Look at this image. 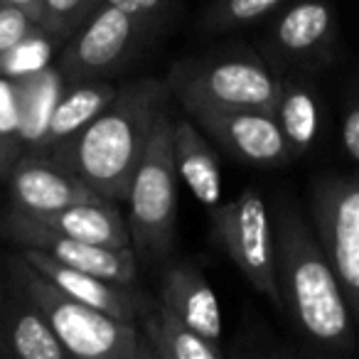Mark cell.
Wrapping results in <instances>:
<instances>
[{
	"mask_svg": "<svg viewBox=\"0 0 359 359\" xmlns=\"http://www.w3.org/2000/svg\"><path fill=\"white\" fill-rule=\"evenodd\" d=\"M177 170L172 158V116L163 109L155 121L148 150L130 180L128 231L138 264L158 266L170 261L177 234Z\"/></svg>",
	"mask_w": 359,
	"mask_h": 359,
	"instance_id": "5b68a950",
	"label": "cell"
},
{
	"mask_svg": "<svg viewBox=\"0 0 359 359\" xmlns=\"http://www.w3.org/2000/svg\"><path fill=\"white\" fill-rule=\"evenodd\" d=\"M212 236L229 254L251 288L280 305L276 280V236L269 202L256 187H249L231 202L210 212Z\"/></svg>",
	"mask_w": 359,
	"mask_h": 359,
	"instance_id": "ba28073f",
	"label": "cell"
},
{
	"mask_svg": "<svg viewBox=\"0 0 359 359\" xmlns=\"http://www.w3.org/2000/svg\"><path fill=\"white\" fill-rule=\"evenodd\" d=\"M55 37H50L45 30H37L35 35H30L25 42L15 47L13 52H8L3 60H0V74L3 76H20L27 72H35L40 67L50 65L52 57V45H55Z\"/></svg>",
	"mask_w": 359,
	"mask_h": 359,
	"instance_id": "cb8c5ba5",
	"label": "cell"
},
{
	"mask_svg": "<svg viewBox=\"0 0 359 359\" xmlns=\"http://www.w3.org/2000/svg\"><path fill=\"white\" fill-rule=\"evenodd\" d=\"M0 357H13V349L8 344V337H6V330L0 325Z\"/></svg>",
	"mask_w": 359,
	"mask_h": 359,
	"instance_id": "4dcf8cb0",
	"label": "cell"
},
{
	"mask_svg": "<svg viewBox=\"0 0 359 359\" xmlns=\"http://www.w3.org/2000/svg\"><path fill=\"white\" fill-rule=\"evenodd\" d=\"M101 6L104 0H42L40 27L57 42H67Z\"/></svg>",
	"mask_w": 359,
	"mask_h": 359,
	"instance_id": "603a6c76",
	"label": "cell"
},
{
	"mask_svg": "<svg viewBox=\"0 0 359 359\" xmlns=\"http://www.w3.org/2000/svg\"><path fill=\"white\" fill-rule=\"evenodd\" d=\"M271 114L283 133L293 163L305 158L318 145L323 128V101L310 81V74L300 72L278 74V91Z\"/></svg>",
	"mask_w": 359,
	"mask_h": 359,
	"instance_id": "2e32d148",
	"label": "cell"
},
{
	"mask_svg": "<svg viewBox=\"0 0 359 359\" xmlns=\"http://www.w3.org/2000/svg\"><path fill=\"white\" fill-rule=\"evenodd\" d=\"M339 140H342L344 155L359 168V86L352 91L347 106H344L342 123H339Z\"/></svg>",
	"mask_w": 359,
	"mask_h": 359,
	"instance_id": "4316f807",
	"label": "cell"
},
{
	"mask_svg": "<svg viewBox=\"0 0 359 359\" xmlns=\"http://www.w3.org/2000/svg\"><path fill=\"white\" fill-rule=\"evenodd\" d=\"M37 30H40V22L30 13L11 3H0V60Z\"/></svg>",
	"mask_w": 359,
	"mask_h": 359,
	"instance_id": "d4e9b609",
	"label": "cell"
},
{
	"mask_svg": "<svg viewBox=\"0 0 359 359\" xmlns=\"http://www.w3.org/2000/svg\"><path fill=\"white\" fill-rule=\"evenodd\" d=\"M168 84L158 79H135L118 86L114 101L50 160L79 175L106 200L126 202L155 121L168 109Z\"/></svg>",
	"mask_w": 359,
	"mask_h": 359,
	"instance_id": "7a4b0ae2",
	"label": "cell"
},
{
	"mask_svg": "<svg viewBox=\"0 0 359 359\" xmlns=\"http://www.w3.org/2000/svg\"><path fill=\"white\" fill-rule=\"evenodd\" d=\"M20 254L37 271H42L57 288L65 290L67 295H72V298L81 300V303L91 305L96 310H104V313L114 315V318L138 323L145 310L155 303V298L143 293L138 288V283L126 285V283H116V280H106L101 276L72 269V266L62 264V261L52 259L50 254L37 249H22Z\"/></svg>",
	"mask_w": 359,
	"mask_h": 359,
	"instance_id": "4fadbf2b",
	"label": "cell"
},
{
	"mask_svg": "<svg viewBox=\"0 0 359 359\" xmlns=\"http://www.w3.org/2000/svg\"><path fill=\"white\" fill-rule=\"evenodd\" d=\"M148 347L153 349L155 359H222L224 347L212 339L202 337L182 320L170 315L163 305L155 300L143 318L138 320Z\"/></svg>",
	"mask_w": 359,
	"mask_h": 359,
	"instance_id": "44dd1931",
	"label": "cell"
},
{
	"mask_svg": "<svg viewBox=\"0 0 359 359\" xmlns=\"http://www.w3.org/2000/svg\"><path fill=\"white\" fill-rule=\"evenodd\" d=\"M0 3H11V6L22 8V11L30 13V15L40 22V3H42V0H0Z\"/></svg>",
	"mask_w": 359,
	"mask_h": 359,
	"instance_id": "f546056e",
	"label": "cell"
},
{
	"mask_svg": "<svg viewBox=\"0 0 359 359\" xmlns=\"http://www.w3.org/2000/svg\"><path fill=\"white\" fill-rule=\"evenodd\" d=\"M158 300L170 315L200 332L202 337L222 344V308L205 271L190 259L172 261L160 278Z\"/></svg>",
	"mask_w": 359,
	"mask_h": 359,
	"instance_id": "5bb4252c",
	"label": "cell"
},
{
	"mask_svg": "<svg viewBox=\"0 0 359 359\" xmlns=\"http://www.w3.org/2000/svg\"><path fill=\"white\" fill-rule=\"evenodd\" d=\"M0 231L20 249H37L50 254L52 259L72 266V269L86 271V273L101 276L116 283L135 285L138 283V259L130 246H101L91 241H79L72 236H62L57 231L45 229L18 210H11L0 219Z\"/></svg>",
	"mask_w": 359,
	"mask_h": 359,
	"instance_id": "30bf717a",
	"label": "cell"
},
{
	"mask_svg": "<svg viewBox=\"0 0 359 359\" xmlns=\"http://www.w3.org/2000/svg\"><path fill=\"white\" fill-rule=\"evenodd\" d=\"M271 217L280 305H285L298 334L318 352L357 354L352 313L313 224L288 200L276 202Z\"/></svg>",
	"mask_w": 359,
	"mask_h": 359,
	"instance_id": "6da1fadb",
	"label": "cell"
},
{
	"mask_svg": "<svg viewBox=\"0 0 359 359\" xmlns=\"http://www.w3.org/2000/svg\"><path fill=\"white\" fill-rule=\"evenodd\" d=\"M276 74H318L339 55V20L330 0H293L271 20L261 45Z\"/></svg>",
	"mask_w": 359,
	"mask_h": 359,
	"instance_id": "9c48e42d",
	"label": "cell"
},
{
	"mask_svg": "<svg viewBox=\"0 0 359 359\" xmlns=\"http://www.w3.org/2000/svg\"><path fill=\"white\" fill-rule=\"evenodd\" d=\"M18 126H20V116H18L15 84L11 76L0 74V143L11 148L15 155H22L20 140H18Z\"/></svg>",
	"mask_w": 359,
	"mask_h": 359,
	"instance_id": "484cf974",
	"label": "cell"
},
{
	"mask_svg": "<svg viewBox=\"0 0 359 359\" xmlns=\"http://www.w3.org/2000/svg\"><path fill=\"white\" fill-rule=\"evenodd\" d=\"M109 6L123 8L128 13H143V15H153V13H163L165 0H104Z\"/></svg>",
	"mask_w": 359,
	"mask_h": 359,
	"instance_id": "83f0119b",
	"label": "cell"
},
{
	"mask_svg": "<svg viewBox=\"0 0 359 359\" xmlns=\"http://www.w3.org/2000/svg\"><path fill=\"white\" fill-rule=\"evenodd\" d=\"M313 229L357 327L359 354V175H325L310 187Z\"/></svg>",
	"mask_w": 359,
	"mask_h": 359,
	"instance_id": "52a82bcc",
	"label": "cell"
},
{
	"mask_svg": "<svg viewBox=\"0 0 359 359\" xmlns=\"http://www.w3.org/2000/svg\"><path fill=\"white\" fill-rule=\"evenodd\" d=\"M27 215V212H22ZM42 224L45 229L57 231L62 236H72L79 241H91V244L101 246H130V231L128 219L121 215L118 202L106 200H89V202H76V205L62 207L57 212H47V215H27Z\"/></svg>",
	"mask_w": 359,
	"mask_h": 359,
	"instance_id": "d6986e66",
	"label": "cell"
},
{
	"mask_svg": "<svg viewBox=\"0 0 359 359\" xmlns=\"http://www.w3.org/2000/svg\"><path fill=\"white\" fill-rule=\"evenodd\" d=\"M165 84L187 114L205 109L273 111L278 74L261 52L234 45L177 60L170 67Z\"/></svg>",
	"mask_w": 359,
	"mask_h": 359,
	"instance_id": "277c9868",
	"label": "cell"
},
{
	"mask_svg": "<svg viewBox=\"0 0 359 359\" xmlns=\"http://www.w3.org/2000/svg\"><path fill=\"white\" fill-rule=\"evenodd\" d=\"M116 91H118V86L111 84L109 79H86L67 84L65 94L57 101L55 114H52L42 155L52 158L57 150H62L69 140H74L114 101Z\"/></svg>",
	"mask_w": 359,
	"mask_h": 359,
	"instance_id": "ffe728a7",
	"label": "cell"
},
{
	"mask_svg": "<svg viewBox=\"0 0 359 359\" xmlns=\"http://www.w3.org/2000/svg\"><path fill=\"white\" fill-rule=\"evenodd\" d=\"M18 94V140L22 153L42 155L45 153V138L50 128L52 114L57 101L62 99L67 84L65 74L57 65H45L35 72L20 76H11Z\"/></svg>",
	"mask_w": 359,
	"mask_h": 359,
	"instance_id": "ac0fdd59",
	"label": "cell"
},
{
	"mask_svg": "<svg viewBox=\"0 0 359 359\" xmlns=\"http://www.w3.org/2000/svg\"><path fill=\"white\" fill-rule=\"evenodd\" d=\"M190 118L229 153L236 163L249 168L276 170L293 165L273 114L264 109L192 111Z\"/></svg>",
	"mask_w": 359,
	"mask_h": 359,
	"instance_id": "8fae6325",
	"label": "cell"
},
{
	"mask_svg": "<svg viewBox=\"0 0 359 359\" xmlns=\"http://www.w3.org/2000/svg\"><path fill=\"white\" fill-rule=\"evenodd\" d=\"M20 158V155H15L11 148H6V145L0 143V177H6L8 172H11V168H13V163Z\"/></svg>",
	"mask_w": 359,
	"mask_h": 359,
	"instance_id": "f1b7e54d",
	"label": "cell"
},
{
	"mask_svg": "<svg viewBox=\"0 0 359 359\" xmlns=\"http://www.w3.org/2000/svg\"><path fill=\"white\" fill-rule=\"evenodd\" d=\"M158 22L160 13L143 15L104 3L67 40L57 67L69 84L86 79H109L143 50Z\"/></svg>",
	"mask_w": 359,
	"mask_h": 359,
	"instance_id": "8992f818",
	"label": "cell"
},
{
	"mask_svg": "<svg viewBox=\"0 0 359 359\" xmlns=\"http://www.w3.org/2000/svg\"><path fill=\"white\" fill-rule=\"evenodd\" d=\"M11 210L27 212V215H47L76 202L99 200L79 175L57 165L47 155L22 153L13 163L11 172L6 175Z\"/></svg>",
	"mask_w": 359,
	"mask_h": 359,
	"instance_id": "7c38bea8",
	"label": "cell"
},
{
	"mask_svg": "<svg viewBox=\"0 0 359 359\" xmlns=\"http://www.w3.org/2000/svg\"><path fill=\"white\" fill-rule=\"evenodd\" d=\"M293 0H210L200 15V30L207 35L241 30L259 25L261 20L276 15Z\"/></svg>",
	"mask_w": 359,
	"mask_h": 359,
	"instance_id": "7402d4cb",
	"label": "cell"
},
{
	"mask_svg": "<svg viewBox=\"0 0 359 359\" xmlns=\"http://www.w3.org/2000/svg\"><path fill=\"white\" fill-rule=\"evenodd\" d=\"M0 325L6 330L13 357L22 359H65L69 357L57 334L52 332L45 313L35 300L13 280V276H0Z\"/></svg>",
	"mask_w": 359,
	"mask_h": 359,
	"instance_id": "9a60e30c",
	"label": "cell"
},
{
	"mask_svg": "<svg viewBox=\"0 0 359 359\" xmlns=\"http://www.w3.org/2000/svg\"><path fill=\"white\" fill-rule=\"evenodd\" d=\"M6 271L45 313L52 332L69 357L81 359H155L138 323L114 318L60 290L22 254L6 261Z\"/></svg>",
	"mask_w": 359,
	"mask_h": 359,
	"instance_id": "3957f363",
	"label": "cell"
},
{
	"mask_svg": "<svg viewBox=\"0 0 359 359\" xmlns=\"http://www.w3.org/2000/svg\"><path fill=\"white\" fill-rule=\"evenodd\" d=\"M172 158L177 180L185 182L187 190L207 212L224 202L219 158L207 140L205 130L192 118H172Z\"/></svg>",
	"mask_w": 359,
	"mask_h": 359,
	"instance_id": "e0dca14e",
	"label": "cell"
}]
</instances>
